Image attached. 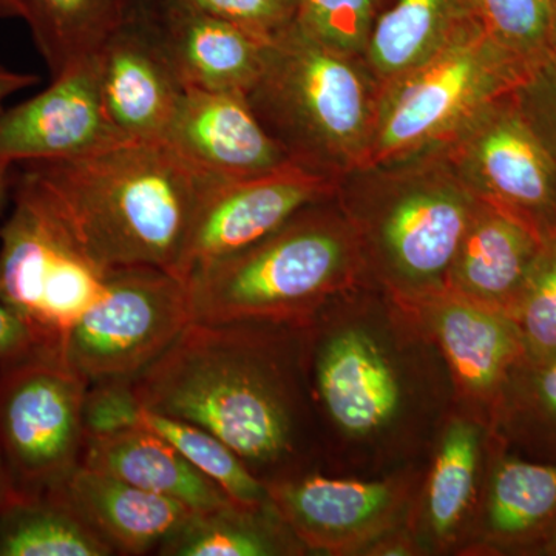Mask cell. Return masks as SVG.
<instances>
[{"instance_id": "6da1fadb", "label": "cell", "mask_w": 556, "mask_h": 556, "mask_svg": "<svg viewBox=\"0 0 556 556\" xmlns=\"http://www.w3.org/2000/svg\"><path fill=\"white\" fill-rule=\"evenodd\" d=\"M131 390L142 407L214 434L263 482L308 468L316 412L302 325L190 321Z\"/></svg>"}, {"instance_id": "7a4b0ae2", "label": "cell", "mask_w": 556, "mask_h": 556, "mask_svg": "<svg viewBox=\"0 0 556 556\" xmlns=\"http://www.w3.org/2000/svg\"><path fill=\"white\" fill-rule=\"evenodd\" d=\"M316 417L340 444L383 459L412 456L452 394L442 357L407 311L375 285L339 295L302 325Z\"/></svg>"}, {"instance_id": "3957f363", "label": "cell", "mask_w": 556, "mask_h": 556, "mask_svg": "<svg viewBox=\"0 0 556 556\" xmlns=\"http://www.w3.org/2000/svg\"><path fill=\"white\" fill-rule=\"evenodd\" d=\"M21 169L17 181L46 204L91 262L108 269L149 266L177 277L197 208L218 179L164 139L119 142Z\"/></svg>"}, {"instance_id": "277c9868", "label": "cell", "mask_w": 556, "mask_h": 556, "mask_svg": "<svg viewBox=\"0 0 556 556\" xmlns=\"http://www.w3.org/2000/svg\"><path fill=\"white\" fill-rule=\"evenodd\" d=\"M369 283L399 302L445 291L478 199L442 150L348 172L336 188Z\"/></svg>"}, {"instance_id": "5b68a950", "label": "cell", "mask_w": 556, "mask_h": 556, "mask_svg": "<svg viewBox=\"0 0 556 556\" xmlns=\"http://www.w3.org/2000/svg\"><path fill=\"white\" fill-rule=\"evenodd\" d=\"M185 281L192 321L287 325H305L331 300L369 283L356 232L336 193Z\"/></svg>"}, {"instance_id": "8992f818", "label": "cell", "mask_w": 556, "mask_h": 556, "mask_svg": "<svg viewBox=\"0 0 556 556\" xmlns=\"http://www.w3.org/2000/svg\"><path fill=\"white\" fill-rule=\"evenodd\" d=\"M378 93L364 58L331 49L295 21L269 38L247 98L292 163L338 181L367 160Z\"/></svg>"}, {"instance_id": "52a82bcc", "label": "cell", "mask_w": 556, "mask_h": 556, "mask_svg": "<svg viewBox=\"0 0 556 556\" xmlns=\"http://www.w3.org/2000/svg\"><path fill=\"white\" fill-rule=\"evenodd\" d=\"M527 70L471 16L437 53L380 84L364 166L444 148L486 105L511 93Z\"/></svg>"}, {"instance_id": "ba28073f", "label": "cell", "mask_w": 556, "mask_h": 556, "mask_svg": "<svg viewBox=\"0 0 556 556\" xmlns=\"http://www.w3.org/2000/svg\"><path fill=\"white\" fill-rule=\"evenodd\" d=\"M89 387L58 351L0 368V464L13 500L49 495L79 466Z\"/></svg>"}, {"instance_id": "9c48e42d", "label": "cell", "mask_w": 556, "mask_h": 556, "mask_svg": "<svg viewBox=\"0 0 556 556\" xmlns=\"http://www.w3.org/2000/svg\"><path fill=\"white\" fill-rule=\"evenodd\" d=\"M112 269L83 251L27 186L16 181L14 208L0 229V302L60 353L65 336L109 291Z\"/></svg>"}, {"instance_id": "30bf717a", "label": "cell", "mask_w": 556, "mask_h": 556, "mask_svg": "<svg viewBox=\"0 0 556 556\" xmlns=\"http://www.w3.org/2000/svg\"><path fill=\"white\" fill-rule=\"evenodd\" d=\"M192 321L182 278L149 266L113 268L105 298L61 345V356L90 386L134 382Z\"/></svg>"}, {"instance_id": "8fae6325", "label": "cell", "mask_w": 556, "mask_h": 556, "mask_svg": "<svg viewBox=\"0 0 556 556\" xmlns=\"http://www.w3.org/2000/svg\"><path fill=\"white\" fill-rule=\"evenodd\" d=\"M442 150L479 200L543 239L556 236V159L527 126L510 93L486 105Z\"/></svg>"}, {"instance_id": "7c38bea8", "label": "cell", "mask_w": 556, "mask_h": 556, "mask_svg": "<svg viewBox=\"0 0 556 556\" xmlns=\"http://www.w3.org/2000/svg\"><path fill=\"white\" fill-rule=\"evenodd\" d=\"M419 482L415 471L380 479L332 478L294 471L265 482L270 503L308 551L364 554L409 522Z\"/></svg>"}, {"instance_id": "4fadbf2b", "label": "cell", "mask_w": 556, "mask_h": 556, "mask_svg": "<svg viewBox=\"0 0 556 556\" xmlns=\"http://www.w3.org/2000/svg\"><path fill=\"white\" fill-rule=\"evenodd\" d=\"M396 302L444 361L455 412L492 430L508 380L526 358L511 318L447 289Z\"/></svg>"}, {"instance_id": "5bb4252c", "label": "cell", "mask_w": 556, "mask_h": 556, "mask_svg": "<svg viewBox=\"0 0 556 556\" xmlns=\"http://www.w3.org/2000/svg\"><path fill=\"white\" fill-rule=\"evenodd\" d=\"M338 181L289 164L269 174L217 179L204 193L178 277L243 251L280 229L302 208L331 199Z\"/></svg>"}, {"instance_id": "9a60e30c", "label": "cell", "mask_w": 556, "mask_h": 556, "mask_svg": "<svg viewBox=\"0 0 556 556\" xmlns=\"http://www.w3.org/2000/svg\"><path fill=\"white\" fill-rule=\"evenodd\" d=\"M102 101L124 141L163 139L186 84L148 0L94 54Z\"/></svg>"}, {"instance_id": "2e32d148", "label": "cell", "mask_w": 556, "mask_h": 556, "mask_svg": "<svg viewBox=\"0 0 556 556\" xmlns=\"http://www.w3.org/2000/svg\"><path fill=\"white\" fill-rule=\"evenodd\" d=\"M124 141L105 110L94 58L0 115V161L22 166L91 155Z\"/></svg>"}, {"instance_id": "e0dca14e", "label": "cell", "mask_w": 556, "mask_h": 556, "mask_svg": "<svg viewBox=\"0 0 556 556\" xmlns=\"http://www.w3.org/2000/svg\"><path fill=\"white\" fill-rule=\"evenodd\" d=\"M197 169L218 179L269 174L292 163L237 91L186 89L163 137Z\"/></svg>"}, {"instance_id": "ac0fdd59", "label": "cell", "mask_w": 556, "mask_h": 556, "mask_svg": "<svg viewBox=\"0 0 556 556\" xmlns=\"http://www.w3.org/2000/svg\"><path fill=\"white\" fill-rule=\"evenodd\" d=\"M556 525V463L529 459L489 431V457L470 548L538 556Z\"/></svg>"}, {"instance_id": "d6986e66", "label": "cell", "mask_w": 556, "mask_h": 556, "mask_svg": "<svg viewBox=\"0 0 556 556\" xmlns=\"http://www.w3.org/2000/svg\"><path fill=\"white\" fill-rule=\"evenodd\" d=\"M489 457V430L463 413L442 420L433 460L424 484L422 508L409 530L430 548L447 551L475 529ZM417 540V538H416Z\"/></svg>"}, {"instance_id": "ffe728a7", "label": "cell", "mask_w": 556, "mask_h": 556, "mask_svg": "<svg viewBox=\"0 0 556 556\" xmlns=\"http://www.w3.org/2000/svg\"><path fill=\"white\" fill-rule=\"evenodd\" d=\"M156 21L186 89L247 94L265 64L268 40L192 5L153 0Z\"/></svg>"}, {"instance_id": "44dd1931", "label": "cell", "mask_w": 556, "mask_h": 556, "mask_svg": "<svg viewBox=\"0 0 556 556\" xmlns=\"http://www.w3.org/2000/svg\"><path fill=\"white\" fill-rule=\"evenodd\" d=\"M54 492L67 501L113 548L115 554L144 555L159 551L197 511L79 464Z\"/></svg>"}, {"instance_id": "7402d4cb", "label": "cell", "mask_w": 556, "mask_h": 556, "mask_svg": "<svg viewBox=\"0 0 556 556\" xmlns=\"http://www.w3.org/2000/svg\"><path fill=\"white\" fill-rule=\"evenodd\" d=\"M86 408L89 433L142 428L169 442L236 503L260 506L270 501L265 482L255 477L228 445L188 420L142 407L130 382H104L91 387Z\"/></svg>"}, {"instance_id": "603a6c76", "label": "cell", "mask_w": 556, "mask_h": 556, "mask_svg": "<svg viewBox=\"0 0 556 556\" xmlns=\"http://www.w3.org/2000/svg\"><path fill=\"white\" fill-rule=\"evenodd\" d=\"M544 240L521 219L478 199L445 289L508 316Z\"/></svg>"}, {"instance_id": "cb8c5ba5", "label": "cell", "mask_w": 556, "mask_h": 556, "mask_svg": "<svg viewBox=\"0 0 556 556\" xmlns=\"http://www.w3.org/2000/svg\"><path fill=\"white\" fill-rule=\"evenodd\" d=\"M80 464L178 501L197 514L232 501L169 442L142 428L87 433Z\"/></svg>"}, {"instance_id": "d4e9b609", "label": "cell", "mask_w": 556, "mask_h": 556, "mask_svg": "<svg viewBox=\"0 0 556 556\" xmlns=\"http://www.w3.org/2000/svg\"><path fill=\"white\" fill-rule=\"evenodd\" d=\"M148 0H21L22 20L51 79L98 53Z\"/></svg>"}, {"instance_id": "484cf974", "label": "cell", "mask_w": 556, "mask_h": 556, "mask_svg": "<svg viewBox=\"0 0 556 556\" xmlns=\"http://www.w3.org/2000/svg\"><path fill=\"white\" fill-rule=\"evenodd\" d=\"M274 504L229 501L214 510L201 511L160 548L163 556H292L305 555Z\"/></svg>"}, {"instance_id": "4316f807", "label": "cell", "mask_w": 556, "mask_h": 556, "mask_svg": "<svg viewBox=\"0 0 556 556\" xmlns=\"http://www.w3.org/2000/svg\"><path fill=\"white\" fill-rule=\"evenodd\" d=\"M471 16L468 0H396L372 28L365 64L380 86L437 53Z\"/></svg>"}, {"instance_id": "83f0119b", "label": "cell", "mask_w": 556, "mask_h": 556, "mask_svg": "<svg viewBox=\"0 0 556 556\" xmlns=\"http://www.w3.org/2000/svg\"><path fill=\"white\" fill-rule=\"evenodd\" d=\"M113 548L56 492L0 510V556H109Z\"/></svg>"}, {"instance_id": "f1b7e54d", "label": "cell", "mask_w": 556, "mask_h": 556, "mask_svg": "<svg viewBox=\"0 0 556 556\" xmlns=\"http://www.w3.org/2000/svg\"><path fill=\"white\" fill-rule=\"evenodd\" d=\"M490 433L518 455L556 463V356L518 365Z\"/></svg>"}, {"instance_id": "f546056e", "label": "cell", "mask_w": 556, "mask_h": 556, "mask_svg": "<svg viewBox=\"0 0 556 556\" xmlns=\"http://www.w3.org/2000/svg\"><path fill=\"white\" fill-rule=\"evenodd\" d=\"M486 35L527 67L552 51L551 0H468Z\"/></svg>"}, {"instance_id": "4dcf8cb0", "label": "cell", "mask_w": 556, "mask_h": 556, "mask_svg": "<svg viewBox=\"0 0 556 556\" xmlns=\"http://www.w3.org/2000/svg\"><path fill=\"white\" fill-rule=\"evenodd\" d=\"M508 317L517 327L527 361L556 356V236L544 240Z\"/></svg>"}, {"instance_id": "1f68e13d", "label": "cell", "mask_w": 556, "mask_h": 556, "mask_svg": "<svg viewBox=\"0 0 556 556\" xmlns=\"http://www.w3.org/2000/svg\"><path fill=\"white\" fill-rule=\"evenodd\" d=\"M380 0H299L298 24L331 49L364 58Z\"/></svg>"}, {"instance_id": "d6a6232c", "label": "cell", "mask_w": 556, "mask_h": 556, "mask_svg": "<svg viewBox=\"0 0 556 556\" xmlns=\"http://www.w3.org/2000/svg\"><path fill=\"white\" fill-rule=\"evenodd\" d=\"M510 98L527 126L556 159V51L530 65Z\"/></svg>"}, {"instance_id": "836d02e7", "label": "cell", "mask_w": 556, "mask_h": 556, "mask_svg": "<svg viewBox=\"0 0 556 556\" xmlns=\"http://www.w3.org/2000/svg\"><path fill=\"white\" fill-rule=\"evenodd\" d=\"M237 27L273 38L298 21L299 0H188Z\"/></svg>"}, {"instance_id": "e575fe53", "label": "cell", "mask_w": 556, "mask_h": 556, "mask_svg": "<svg viewBox=\"0 0 556 556\" xmlns=\"http://www.w3.org/2000/svg\"><path fill=\"white\" fill-rule=\"evenodd\" d=\"M47 350L33 329L9 306L0 302V368L10 367Z\"/></svg>"}, {"instance_id": "d590c367", "label": "cell", "mask_w": 556, "mask_h": 556, "mask_svg": "<svg viewBox=\"0 0 556 556\" xmlns=\"http://www.w3.org/2000/svg\"><path fill=\"white\" fill-rule=\"evenodd\" d=\"M39 83V76L35 73L17 72L11 70L0 62V115L5 110V102L10 100L13 94L28 89Z\"/></svg>"}, {"instance_id": "8d00e7d4", "label": "cell", "mask_w": 556, "mask_h": 556, "mask_svg": "<svg viewBox=\"0 0 556 556\" xmlns=\"http://www.w3.org/2000/svg\"><path fill=\"white\" fill-rule=\"evenodd\" d=\"M13 167L16 166L0 161V211H2L3 204H5L7 199H9L10 189L14 182Z\"/></svg>"}, {"instance_id": "74e56055", "label": "cell", "mask_w": 556, "mask_h": 556, "mask_svg": "<svg viewBox=\"0 0 556 556\" xmlns=\"http://www.w3.org/2000/svg\"><path fill=\"white\" fill-rule=\"evenodd\" d=\"M0 20H22L21 0H0Z\"/></svg>"}, {"instance_id": "f35d334b", "label": "cell", "mask_w": 556, "mask_h": 556, "mask_svg": "<svg viewBox=\"0 0 556 556\" xmlns=\"http://www.w3.org/2000/svg\"><path fill=\"white\" fill-rule=\"evenodd\" d=\"M10 501H13V495H11L9 479H7L2 464H0V510H2Z\"/></svg>"}, {"instance_id": "ab89813d", "label": "cell", "mask_w": 556, "mask_h": 556, "mask_svg": "<svg viewBox=\"0 0 556 556\" xmlns=\"http://www.w3.org/2000/svg\"><path fill=\"white\" fill-rule=\"evenodd\" d=\"M538 556H556V525L538 552Z\"/></svg>"}, {"instance_id": "60d3db41", "label": "cell", "mask_w": 556, "mask_h": 556, "mask_svg": "<svg viewBox=\"0 0 556 556\" xmlns=\"http://www.w3.org/2000/svg\"><path fill=\"white\" fill-rule=\"evenodd\" d=\"M552 3V50L556 51V0Z\"/></svg>"}]
</instances>
